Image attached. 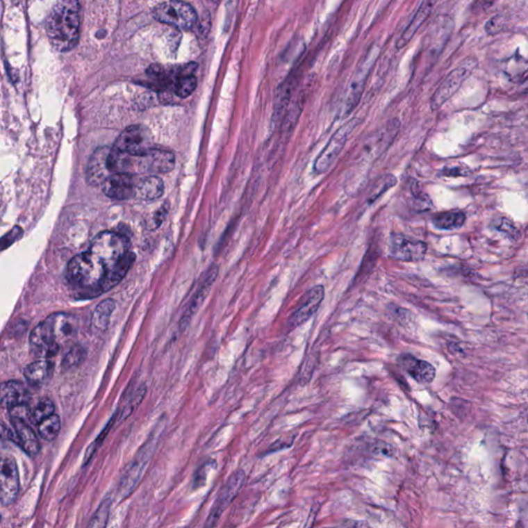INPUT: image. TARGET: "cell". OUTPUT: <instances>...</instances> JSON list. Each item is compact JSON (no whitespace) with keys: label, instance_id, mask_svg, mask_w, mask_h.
<instances>
[{"label":"cell","instance_id":"cell-23","mask_svg":"<svg viewBox=\"0 0 528 528\" xmlns=\"http://www.w3.org/2000/svg\"><path fill=\"white\" fill-rule=\"evenodd\" d=\"M54 364L49 359H40L25 368L24 376L27 382L33 386L46 384L52 378Z\"/></svg>","mask_w":528,"mask_h":528},{"label":"cell","instance_id":"cell-39","mask_svg":"<svg viewBox=\"0 0 528 528\" xmlns=\"http://www.w3.org/2000/svg\"><path fill=\"white\" fill-rule=\"evenodd\" d=\"M493 1L495 0H479V4H480L481 8H488L493 3Z\"/></svg>","mask_w":528,"mask_h":528},{"label":"cell","instance_id":"cell-21","mask_svg":"<svg viewBox=\"0 0 528 528\" xmlns=\"http://www.w3.org/2000/svg\"><path fill=\"white\" fill-rule=\"evenodd\" d=\"M399 361L404 370L420 384H430L436 378V368L427 361L408 354L402 355Z\"/></svg>","mask_w":528,"mask_h":528},{"label":"cell","instance_id":"cell-2","mask_svg":"<svg viewBox=\"0 0 528 528\" xmlns=\"http://www.w3.org/2000/svg\"><path fill=\"white\" fill-rule=\"evenodd\" d=\"M81 6L79 0H58L49 14L47 35L55 50L67 52L76 46L80 36Z\"/></svg>","mask_w":528,"mask_h":528},{"label":"cell","instance_id":"cell-10","mask_svg":"<svg viewBox=\"0 0 528 528\" xmlns=\"http://www.w3.org/2000/svg\"><path fill=\"white\" fill-rule=\"evenodd\" d=\"M427 245L421 240L404 238L402 234H391L389 240L388 254L396 261L415 263L424 258Z\"/></svg>","mask_w":528,"mask_h":528},{"label":"cell","instance_id":"cell-33","mask_svg":"<svg viewBox=\"0 0 528 528\" xmlns=\"http://www.w3.org/2000/svg\"><path fill=\"white\" fill-rule=\"evenodd\" d=\"M112 502L110 500H106L100 504L99 510L95 513L93 518L91 519L90 525L91 527H104L108 522V514H110V509Z\"/></svg>","mask_w":528,"mask_h":528},{"label":"cell","instance_id":"cell-32","mask_svg":"<svg viewBox=\"0 0 528 528\" xmlns=\"http://www.w3.org/2000/svg\"><path fill=\"white\" fill-rule=\"evenodd\" d=\"M395 184L396 179L393 174H386V176H382V178L378 181V183L374 185V189H372V192H370L368 202L372 204V202L376 201V200L382 197L386 191L393 188Z\"/></svg>","mask_w":528,"mask_h":528},{"label":"cell","instance_id":"cell-13","mask_svg":"<svg viewBox=\"0 0 528 528\" xmlns=\"http://www.w3.org/2000/svg\"><path fill=\"white\" fill-rule=\"evenodd\" d=\"M20 489L18 466L12 456H4L1 461L0 474V500L2 504H13L18 496Z\"/></svg>","mask_w":528,"mask_h":528},{"label":"cell","instance_id":"cell-16","mask_svg":"<svg viewBox=\"0 0 528 528\" xmlns=\"http://www.w3.org/2000/svg\"><path fill=\"white\" fill-rule=\"evenodd\" d=\"M110 150L112 148L101 147L97 149L89 159L86 179L87 182L92 186L104 184L106 179L112 176L113 174L108 167V156H110Z\"/></svg>","mask_w":528,"mask_h":528},{"label":"cell","instance_id":"cell-1","mask_svg":"<svg viewBox=\"0 0 528 528\" xmlns=\"http://www.w3.org/2000/svg\"><path fill=\"white\" fill-rule=\"evenodd\" d=\"M79 330V320L67 313H55L33 330L29 338L31 352L40 359H50L69 344Z\"/></svg>","mask_w":528,"mask_h":528},{"label":"cell","instance_id":"cell-19","mask_svg":"<svg viewBox=\"0 0 528 528\" xmlns=\"http://www.w3.org/2000/svg\"><path fill=\"white\" fill-rule=\"evenodd\" d=\"M217 276H218V266L213 265L212 267L208 270V272H206V276L204 277V282L200 284L197 293H195V297L191 299L189 306H187L186 311H185L184 315H183L182 319H181L180 321L181 329H184L185 327L189 324L191 319L195 316V314L197 313L198 308H199V306H201L202 302H204L206 297H208L213 284H214L215 281H216Z\"/></svg>","mask_w":528,"mask_h":528},{"label":"cell","instance_id":"cell-29","mask_svg":"<svg viewBox=\"0 0 528 528\" xmlns=\"http://www.w3.org/2000/svg\"><path fill=\"white\" fill-rule=\"evenodd\" d=\"M60 429V418L56 414H53L52 416L48 417L38 424V434L44 440H49V442L58 436Z\"/></svg>","mask_w":528,"mask_h":528},{"label":"cell","instance_id":"cell-7","mask_svg":"<svg viewBox=\"0 0 528 528\" xmlns=\"http://www.w3.org/2000/svg\"><path fill=\"white\" fill-rule=\"evenodd\" d=\"M379 49L377 47L370 49V52L364 57L363 63L357 68L350 85H349L348 92H347L346 100H345L344 108H343V116L348 117L353 110L358 106L363 97L364 88H365L366 80L370 69L374 65V61L378 58Z\"/></svg>","mask_w":528,"mask_h":528},{"label":"cell","instance_id":"cell-22","mask_svg":"<svg viewBox=\"0 0 528 528\" xmlns=\"http://www.w3.org/2000/svg\"><path fill=\"white\" fill-rule=\"evenodd\" d=\"M31 400V395L23 383L19 381H8L1 385V404L10 410L15 406H26Z\"/></svg>","mask_w":528,"mask_h":528},{"label":"cell","instance_id":"cell-35","mask_svg":"<svg viewBox=\"0 0 528 528\" xmlns=\"http://www.w3.org/2000/svg\"><path fill=\"white\" fill-rule=\"evenodd\" d=\"M372 453L374 455H382V456L393 457L395 455V448L390 444L385 442H377L372 446Z\"/></svg>","mask_w":528,"mask_h":528},{"label":"cell","instance_id":"cell-14","mask_svg":"<svg viewBox=\"0 0 528 528\" xmlns=\"http://www.w3.org/2000/svg\"><path fill=\"white\" fill-rule=\"evenodd\" d=\"M324 287L321 286V285L313 287L310 291H308L302 298L299 306L291 315L288 321L289 327L291 329H295V327H299L302 323L308 321L311 317L314 316L315 313L320 308L321 304L324 299Z\"/></svg>","mask_w":528,"mask_h":528},{"label":"cell","instance_id":"cell-27","mask_svg":"<svg viewBox=\"0 0 528 528\" xmlns=\"http://www.w3.org/2000/svg\"><path fill=\"white\" fill-rule=\"evenodd\" d=\"M116 308V302L113 299H106L95 308L91 318L93 327L99 331H104L110 325V317Z\"/></svg>","mask_w":528,"mask_h":528},{"label":"cell","instance_id":"cell-4","mask_svg":"<svg viewBox=\"0 0 528 528\" xmlns=\"http://www.w3.org/2000/svg\"><path fill=\"white\" fill-rule=\"evenodd\" d=\"M154 17L159 22L179 29L191 28L197 19L195 8L180 0H170L159 4L155 8Z\"/></svg>","mask_w":528,"mask_h":528},{"label":"cell","instance_id":"cell-11","mask_svg":"<svg viewBox=\"0 0 528 528\" xmlns=\"http://www.w3.org/2000/svg\"><path fill=\"white\" fill-rule=\"evenodd\" d=\"M174 167V155L170 151L153 148L140 156H136L135 172L148 174H166Z\"/></svg>","mask_w":528,"mask_h":528},{"label":"cell","instance_id":"cell-36","mask_svg":"<svg viewBox=\"0 0 528 528\" xmlns=\"http://www.w3.org/2000/svg\"><path fill=\"white\" fill-rule=\"evenodd\" d=\"M21 234H22V229L19 226L15 227L12 231L6 233L1 240L2 249L4 250L6 247L10 246L15 240H18L19 236H20Z\"/></svg>","mask_w":528,"mask_h":528},{"label":"cell","instance_id":"cell-9","mask_svg":"<svg viewBox=\"0 0 528 528\" xmlns=\"http://www.w3.org/2000/svg\"><path fill=\"white\" fill-rule=\"evenodd\" d=\"M245 481H246V475H245L244 470H240L232 474L226 484L222 487L220 493H218L214 506L211 510L210 516L206 520V527H215L217 525L223 513L242 490Z\"/></svg>","mask_w":528,"mask_h":528},{"label":"cell","instance_id":"cell-17","mask_svg":"<svg viewBox=\"0 0 528 528\" xmlns=\"http://www.w3.org/2000/svg\"><path fill=\"white\" fill-rule=\"evenodd\" d=\"M10 421L16 434V444L31 456L38 454L40 451V444L31 427V421L18 416H10Z\"/></svg>","mask_w":528,"mask_h":528},{"label":"cell","instance_id":"cell-37","mask_svg":"<svg viewBox=\"0 0 528 528\" xmlns=\"http://www.w3.org/2000/svg\"><path fill=\"white\" fill-rule=\"evenodd\" d=\"M167 213H168L167 204H163V206H161V208H159V210L157 211L156 213H155L154 216H153L152 220H151V222L153 223V226H154V229H156V227H158L159 225H160L161 223L163 222V220H165L166 215H167Z\"/></svg>","mask_w":528,"mask_h":528},{"label":"cell","instance_id":"cell-26","mask_svg":"<svg viewBox=\"0 0 528 528\" xmlns=\"http://www.w3.org/2000/svg\"><path fill=\"white\" fill-rule=\"evenodd\" d=\"M465 214L461 211H451V212L436 214L432 218V223L438 229L452 231V229H461L465 223Z\"/></svg>","mask_w":528,"mask_h":528},{"label":"cell","instance_id":"cell-30","mask_svg":"<svg viewBox=\"0 0 528 528\" xmlns=\"http://www.w3.org/2000/svg\"><path fill=\"white\" fill-rule=\"evenodd\" d=\"M55 412L54 402L50 398H42L33 409H31V423L38 425Z\"/></svg>","mask_w":528,"mask_h":528},{"label":"cell","instance_id":"cell-3","mask_svg":"<svg viewBox=\"0 0 528 528\" xmlns=\"http://www.w3.org/2000/svg\"><path fill=\"white\" fill-rule=\"evenodd\" d=\"M89 250L99 257L110 274L131 252V242L124 234L104 231L93 238Z\"/></svg>","mask_w":528,"mask_h":528},{"label":"cell","instance_id":"cell-34","mask_svg":"<svg viewBox=\"0 0 528 528\" xmlns=\"http://www.w3.org/2000/svg\"><path fill=\"white\" fill-rule=\"evenodd\" d=\"M504 17L502 15H496V16L491 18L488 22L485 25V31L489 34V35H495L498 34L504 29Z\"/></svg>","mask_w":528,"mask_h":528},{"label":"cell","instance_id":"cell-20","mask_svg":"<svg viewBox=\"0 0 528 528\" xmlns=\"http://www.w3.org/2000/svg\"><path fill=\"white\" fill-rule=\"evenodd\" d=\"M438 1V0H422L418 10H417L415 16L413 17L410 24L408 25V27L404 29L400 38H398L397 42H396V48L402 49L411 42V40L414 38L417 31L420 29V27L424 24L425 21L429 19Z\"/></svg>","mask_w":528,"mask_h":528},{"label":"cell","instance_id":"cell-25","mask_svg":"<svg viewBox=\"0 0 528 528\" xmlns=\"http://www.w3.org/2000/svg\"><path fill=\"white\" fill-rule=\"evenodd\" d=\"M134 259H135V255H134V253L129 252V254L122 259V261L115 267V270H112V272L106 276V278L104 279V282L100 285L99 295H104L106 291L114 288L116 285H118L119 283L122 281V279L126 276L127 272H129V268H131L132 264H133Z\"/></svg>","mask_w":528,"mask_h":528},{"label":"cell","instance_id":"cell-12","mask_svg":"<svg viewBox=\"0 0 528 528\" xmlns=\"http://www.w3.org/2000/svg\"><path fill=\"white\" fill-rule=\"evenodd\" d=\"M155 444L152 440L147 443V444L142 447V450L138 453V455H136L133 461H131V463L129 464L126 472H125L124 476L122 477V480H121V495H129L132 491L134 490L136 485L140 482V478H142V472H144L147 464H148L149 461H150V457L153 455L152 453Z\"/></svg>","mask_w":528,"mask_h":528},{"label":"cell","instance_id":"cell-38","mask_svg":"<svg viewBox=\"0 0 528 528\" xmlns=\"http://www.w3.org/2000/svg\"><path fill=\"white\" fill-rule=\"evenodd\" d=\"M295 442V438H290V440H283V438H281V440H277L276 443H274V444L270 446V450L267 451V453H272V452H277V451L283 450V449L285 448H289V447H291V445H292V443Z\"/></svg>","mask_w":528,"mask_h":528},{"label":"cell","instance_id":"cell-28","mask_svg":"<svg viewBox=\"0 0 528 528\" xmlns=\"http://www.w3.org/2000/svg\"><path fill=\"white\" fill-rule=\"evenodd\" d=\"M86 356L87 352L84 347L78 344L72 345L66 351L61 365H63V368L65 370H72V368H78L79 365L84 363Z\"/></svg>","mask_w":528,"mask_h":528},{"label":"cell","instance_id":"cell-31","mask_svg":"<svg viewBox=\"0 0 528 528\" xmlns=\"http://www.w3.org/2000/svg\"><path fill=\"white\" fill-rule=\"evenodd\" d=\"M197 81L195 76H176L174 93L180 99H186L197 88Z\"/></svg>","mask_w":528,"mask_h":528},{"label":"cell","instance_id":"cell-6","mask_svg":"<svg viewBox=\"0 0 528 528\" xmlns=\"http://www.w3.org/2000/svg\"><path fill=\"white\" fill-rule=\"evenodd\" d=\"M358 124V119H351L348 122L340 126L333 135L330 138L327 146L321 151L319 156L314 163V172L317 174H325L329 170L330 166L333 165L334 161L340 156V152L344 149L349 135L354 131Z\"/></svg>","mask_w":528,"mask_h":528},{"label":"cell","instance_id":"cell-24","mask_svg":"<svg viewBox=\"0 0 528 528\" xmlns=\"http://www.w3.org/2000/svg\"><path fill=\"white\" fill-rule=\"evenodd\" d=\"M163 181L155 174L145 176L136 183L135 197L140 199L155 200L163 197Z\"/></svg>","mask_w":528,"mask_h":528},{"label":"cell","instance_id":"cell-8","mask_svg":"<svg viewBox=\"0 0 528 528\" xmlns=\"http://www.w3.org/2000/svg\"><path fill=\"white\" fill-rule=\"evenodd\" d=\"M114 147L133 156H140L153 149L152 132L144 125H132L120 134Z\"/></svg>","mask_w":528,"mask_h":528},{"label":"cell","instance_id":"cell-15","mask_svg":"<svg viewBox=\"0 0 528 528\" xmlns=\"http://www.w3.org/2000/svg\"><path fill=\"white\" fill-rule=\"evenodd\" d=\"M136 183L133 174H114L101 185L106 197L116 200H127L135 197Z\"/></svg>","mask_w":528,"mask_h":528},{"label":"cell","instance_id":"cell-18","mask_svg":"<svg viewBox=\"0 0 528 528\" xmlns=\"http://www.w3.org/2000/svg\"><path fill=\"white\" fill-rule=\"evenodd\" d=\"M297 76L295 72H291L288 78L282 83L277 91L276 100H274V113H272V124H282L285 116L288 112L289 104L293 91L297 88Z\"/></svg>","mask_w":528,"mask_h":528},{"label":"cell","instance_id":"cell-5","mask_svg":"<svg viewBox=\"0 0 528 528\" xmlns=\"http://www.w3.org/2000/svg\"><path fill=\"white\" fill-rule=\"evenodd\" d=\"M477 65L478 61L476 59H466L461 65L448 74L430 99V108L432 110H438L447 100L450 99L459 91L464 81L474 72Z\"/></svg>","mask_w":528,"mask_h":528}]
</instances>
